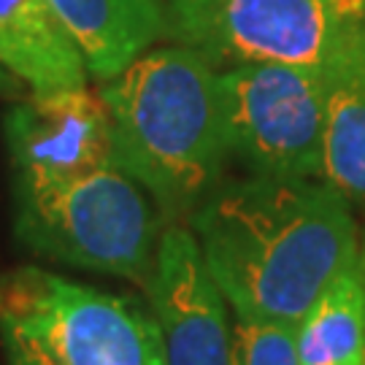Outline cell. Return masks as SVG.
I'll return each mask as SVG.
<instances>
[{
	"instance_id": "1",
	"label": "cell",
	"mask_w": 365,
	"mask_h": 365,
	"mask_svg": "<svg viewBox=\"0 0 365 365\" xmlns=\"http://www.w3.org/2000/svg\"><path fill=\"white\" fill-rule=\"evenodd\" d=\"M187 227L233 317L298 325L360 260L352 203L319 179H222Z\"/></svg>"
},
{
	"instance_id": "2",
	"label": "cell",
	"mask_w": 365,
	"mask_h": 365,
	"mask_svg": "<svg viewBox=\"0 0 365 365\" xmlns=\"http://www.w3.org/2000/svg\"><path fill=\"white\" fill-rule=\"evenodd\" d=\"M98 95L117 168L152 197L165 225H187L230 160L220 68L179 43L152 46Z\"/></svg>"
},
{
	"instance_id": "3",
	"label": "cell",
	"mask_w": 365,
	"mask_h": 365,
	"mask_svg": "<svg viewBox=\"0 0 365 365\" xmlns=\"http://www.w3.org/2000/svg\"><path fill=\"white\" fill-rule=\"evenodd\" d=\"M14 233L36 257L152 284L165 220L117 165L43 184H11Z\"/></svg>"
},
{
	"instance_id": "4",
	"label": "cell",
	"mask_w": 365,
	"mask_h": 365,
	"mask_svg": "<svg viewBox=\"0 0 365 365\" xmlns=\"http://www.w3.org/2000/svg\"><path fill=\"white\" fill-rule=\"evenodd\" d=\"M173 43L225 68L325 71L365 25V0H165Z\"/></svg>"
},
{
	"instance_id": "5",
	"label": "cell",
	"mask_w": 365,
	"mask_h": 365,
	"mask_svg": "<svg viewBox=\"0 0 365 365\" xmlns=\"http://www.w3.org/2000/svg\"><path fill=\"white\" fill-rule=\"evenodd\" d=\"M0 317L60 365H165L149 303L108 295L38 265L0 274Z\"/></svg>"
},
{
	"instance_id": "6",
	"label": "cell",
	"mask_w": 365,
	"mask_h": 365,
	"mask_svg": "<svg viewBox=\"0 0 365 365\" xmlns=\"http://www.w3.org/2000/svg\"><path fill=\"white\" fill-rule=\"evenodd\" d=\"M325 71L244 63L220 71L230 160L252 176L325 179Z\"/></svg>"
},
{
	"instance_id": "7",
	"label": "cell",
	"mask_w": 365,
	"mask_h": 365,
	"mask_svg": "<svg viewBox=\"0 0 365 365\" xmlns=\"http://www.w3.org/2000/svg\"><path fill=\"white\" fill-rule=\"evenodd\" d=\"M11 184H43L117 165L111 125L90 87L27 92L3 117Z\"/></svg>"
},
{
	"instance_id": "8",
	"label": "cell",
	"mask_w": 365,
	"mask_h": 365,
	"mask_svg": "<svg viewBox=\"0 0 365 365\" xmlns=\"http://www.w3.org/2000/svg\"><path fill=\"white\" fill-rule=\"evenodd\" d=\"M146 298L160 322L165 365H233L230 309L209 279L187 225H168Z\"/></svg>"
},
{
	"instance_id": "9",
	"label": "cell",
	"mask_w": 365,
	"mask_h": 365,
	"mask_svg": "<svg viewBox=\"0 0 365 365\" xmlns=\"http://www.w3.org/2000/svg\"><path fill=\"white\" fill-rule=\"evenodd\" d=\"M57 22L98 81L125 68L168 36L165 0H49Z\"/></svg>"
},
{
	"instance_id": "10",
	"label": "cell",
	"mask_w": 365,
	"mask_h": 365,
	"mask_svg": "<svg viewBox=\"0 0 365 365\" xmlns=\"http://www.w3.org/2000/svg\"><path fill=\"white\" fill-rule=\"evenodd\" d=\"M0 66L30 92L87 87V68L49 0H0Z\"/></svg>"
},
{
	"instance_id": "11",
	"label": "cell",
	"mask_w": 365,
	"mask_h": 365,
	"mask_svg": "<svg viewBox=\"0 0 365 365\" xmlns=\"http://www.w3.org/2000/svg\"><path fill=\"white\" fill-rule=\"evenodd\" d=\"M325 182L365 206V25L325 68Z\"/></svg>"
},
{
	"instance_id": "12",
	"label": "cell",
	"mask_w": 365,
	"mask_h": 365,
	"mask_svg": "<svg viewBox=\"0 0 365 365\" xmlns=\"http://www.w3.org/2000/svg\"><path fill=\"white\" fill-rule=\"evenodd\" d=\"M300 365H365V265H346L298 322Z\"/></svg>"
},
{
	"instance_id": "13",
	"label": "cell",
	"mask_w": 365,
	"mask_h": 365,
	"mask_svg": "<svg viewBox=\"0 0 365 365\" xmlns=\"http://www.w3.org/2000/svg\"><path fill=\"white\" fill-rule=\"evenodd\" d=\"M233 365H300L298 325L233 317Z\"/></svg>"
},
{
	"instance_id": "14",
	"label": "cell",
	"mask_w": 365,
	"mask_h": 365,
	"mask_svg": "<svg viewBox=\"0 0 365 365\" xmlns=\"http://www.w3.org/2000/svg\"><path fill=\"white\" fill-rule=\"evenodd\" d=\"M0 349L6 365H60L43 346L14 325L11 319L0 317Z\"/></svg>"
},
{
	"instance_id": "15",
	"label": "cell",
	"mask_w": 365,
	"mask_h": 365,
	"mask_svg": "<svg viewBox=\"0 0 365 365\" xmlns=\"http://www.w3.org/2000/svg\"><path fill=\"white\" fill-rule=\"evenodd\" d=\"M27 92H30V90H27L25 84L19 81V78L11 76V73H9L6 68L0 66V95H3V98H11V101H22Z\"/></svg>"
}]
</instances>
